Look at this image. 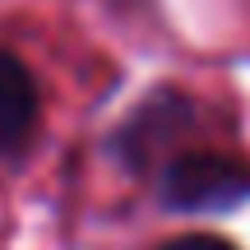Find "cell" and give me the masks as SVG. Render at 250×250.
I'll list each match as a JSON object with an SVG mask.
<instances>
[{
    "mask_svg": "<svg viewBox=\"0 0 250 250\" xmlns=\"http://www.w3.org/2000/svg\"><path fill=\"white\" fill-rule=\"evenodd\" d=\"M162 199L171 208H232L250 199V167L232 153H186L171 158L162 171Z\"/></svg>",
    "mask_w": 250,
    "mask_h": 250,
    "instance_id": "6da1fadb",
    "label": "cell"
},
{
    "mask_svg": "<svg viewBox=\"0 0 250 250\" xmlns=\"http://www.w3.org/2000/svg\"><path fill=\"white\" fill-rule=\"evenodd\" d=\"M37 79L19 56L0 51V153H19L37 130Z\"/></svg>",
    "mask_w": 250,
    "mask_h": 250,
    "instance_id": "7a4b0ae2",
    "label": "cell"
},
{
    "mask_svg": "<svg viewBox=\"0 0 250 250\" xmlns=\"http://www.w3.org/2000/svg\"><path fill=\"white\" fill-rule=\"evenodd\" d=\"M162 250H236V246L218 241V236H181V241H167Z\"/></svg>",
    "mask_w": 250,
    "mask_h": 250,
    "instance_id": "3957f363",
    "label": "cell"
}]
</instances>
